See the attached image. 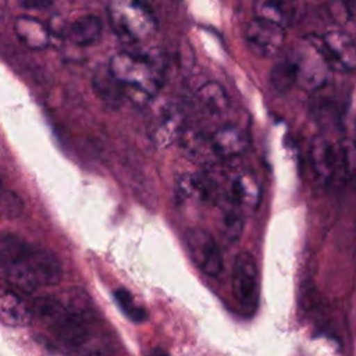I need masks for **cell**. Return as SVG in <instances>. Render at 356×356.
Segmentation results:
<instances>
[{
    "mask_svg": "<svg viewBox=\"0 0 356 356\" xmlns=\"http://www.w3.org/2000/svg\"><path fill=\"white\" fill-rule=\"evenodd\" d=\"M0 274L11 286L32 293L40 286L57 285L63 266L53 252L14 234H0Z\"/></svg>",
    "mask_w": 356,
    "mask_h": 356,
    "instance_id": "1",
    "label": "cell"
},
{
    "mask_svg": "<svg viewBox=\"0 0 356 356\" xmlns=\"http://www.w3.org/2000/svg\"><path fill=\"white\" fill-rule=\"evenodd\" d=\"M108 71L125 97L143 104L160 92L165 68L154 51H120L111 57Z\"/></svg>",
    "mask_w": 356,
    "mask_h": 356,
    "instance_id": "2",
    "label": "cell"
},
{
    "mask_svg": "<svg viewBox=\"0 0 356 356\" xmlns=\"http://www.w3.org/2000/svg\"><path fill=\"white\" fill-rule=\"evenodd\" d=\"M31 307L33 317H38L64 345L78 348L88 341L89 331L83 316L67 303L54 296H42L35 299Z\"/></svg>",
    "mask_w": 356,
    "mask_h": 356,
    "instance_id": "3",
    "label": "cell"
},
{
    "mask_svg": "<svg viewBox=\"0 0 356 356\" xmlns=\"http://www.w3.org/2000/svg\"><path fill=\"white\" fill-rule=\"evenodd\" d=\"M293 68L295 83L307 92H317L327 85L332 71L324 50L320 36L305 38L289 57Z\"/></svg>",
    "mask_w": 356,
    "mask_h": 356,
    "instance_id": "4",
    "label": "cell"
},
{
    "mask_svg": "<svg viewBox=\"0 0 356 356\" xmlns=\"http://www.w3.org/2000/svg\"><path fill=\"white\" fill-rule=\"evenodd\" d=\"M110 24L124 40L140 42L156 31V18L146 0H111Z\"/></svg>",
    "mask_w": 356,
    "mask_h": 356,
    "instance_id": "5",
    "label": "cell"
},
{
    "mask_svg": "<svg viewBox=\"0 0 356 356\" xmlns=\"http://www.w3.org/2000/svg\"><path fill=\"white\" fill-rule=\"evenodd\" d=\"M232 293L241 307L252 314L260 298V273L254 257L249 252H241L235 257L232 268Z\"/></svg>",
    "mask_w": 356,
    "mask_h": 356,
    "instance_id": "6",
    "label": "cell"
},
{
    "mask_svg": "<svg viewBox=\"0 0 356 356\" xmlns=\"http://www.w3.org/2000/svg\"><path fill=\"white\" fill-rule=\"evenodd\" d=\"M184 239L185 248L199 270L209 277H217L222 271L221 249L209 231L193 227L186 229Z\"/></svg>",
    "mask_w": 356,
    "mask_h": 356,
    "instance_id": "7",
    "label": "cell"
},
{
    "mask_svg": "<svg viewBox=\"0 0 356 356\" xmlns=\"http://www.w3.org/2000/svg\"><path fill=\"white\" fill-rule=\"evenodd\" d=\"M246 44L253 54L270 58L280 53L285 42V26L254 17L245 31Z\"/></svg>",
    "mask_w": 356,
    "mask_h": 356,
    "instance_id": "8",
    "label": "cell"
},
{
    "mask_svg": "<svg viewBox=\"0 0 356 356\" xmlns=\"http://www.w3.org/2000/svg\"><path fill=\"white\" fill-rule=\"evenodd\" d=\"M185 131V114L182 108L168 102L159 107L154 117L150 121L149 136L157 147H167L175 140H179Z\"/></svg>",
    "mask_w": 356,
    "mask_h": 356,
    "instance_id": "9",
    "label": "cell"
},
{
    "mask_svg": "<svg viewBox=\"0 0 356 356\" xmlns=\"http://www.w3.org/2000/svg\"><path fill=\"white\" fill-rule=\"evenodd\" d=\"M320 42L332 70L356 71V42L350 35L332 29L320 36Z\"/></svg>",
    "mask_w": 356,
    "mask_h": 356,
    "instance_id": "10",
    "label": "cell"
},
{
    "mask_svg": "<svg viewBox=\"0 0 356 356\" xmlns=\"http://www.w3.org/2000/svg\"><path fill=\"white\" fill-rule=\"evenodd\" d=\"M177 195L182 200L196 203H210L225 200V191L207 172H191L179 177L177 182Z\"/></svg>",
    "mask_w": 356,
    "mask_h": 356,
    "instance_id": "11",
    "label": "cell"
},
{
    "mask_svg": "<svg viewBox=\"0 0 356 356\" xmlns=\"http://www.w3.org/2000/svg\"><path fill=\"white\" fill-rule=\"evenodd\" d=\"M227 200L242 213L254 210L261 199V188L256 175L242 170L228 179L225 189Z\"/></svg>",
    "mask_w": 356,
    "mask_h": 356,
    "instance_id": "12",
    "label": "cell"
},
{
    "mask_svg": "<svg viewBox=\"0 0 356 356\" xmlns=\"http://www.w3.org/2000/svg\"><path fill=\"white\" fill-rule=\"evenodd\" d=\"M209 136L218 159L238 157L243 154L250 145L248 131L235 122L218 125L209 134Z\"/></svg>",
    "mask_w": 356,
    "mask_h": 356,
    "instance_id": "13",
    "label": "cell"
},
{
    "mask_svg": "<svg viewBox=\"0 0 356 356\" xmlns=\"http://www.w3.org/2000/svg\"><path fill=\"white\" fill-rule=\"evenodd\" d=\"M309 160L318 184L328 185L335 181V142L325 136H316L310 145Z\"/></svg>",
    "mask_w": 356,
    "mask_h": 356,
    "instance_id": "14",
    "label": "cell"
},
{
    "mask_svg": "<svg viewBox=\"0 0 356 356\" xmlns=\"http://www.w3.org/2000/svg\"><path fill=\"white\" fill-rule=\"evenodd\" d=\"M32 307L13 289L0 286V323L7 327L21 328L32 323Z\"/></svg>",
    "mask_w": 356,
    "mask_h": 356,
    "instance_id": "15",
    "label": "cell"
},
{
    "mask_svg": "<svg viewBox=\"0 0 356 356\" xmlns=\"http://www.w3.org/2000/svg\"><path fill=\"white\" fill-rule=\"evenodd\" d=\"M14 32L18 40L32 50H43L50 44L49 28L31 15H19L14 19Z\"/></svg>",
    "mask_w": 356,
    "mask_h": 356,
    "instance_id": "16",
    "label": "cell"
},
{
    "mask_svg": "<svg viewBox=\"0 0 356 356\" xmlns=\"http://www.w3.org/2000/svg\"><path fill=\"white\" fill-rule=\"evenodd\" d=\"M182 143L184 152L191 157L193 161L199 164L211 165L218 160L210 136L207 132L202 129H186L182 132L179 138Z\"/></svg>",
    "mask_w": 356,
    "mask_h": 356,
    "instance_id": "17",
    "label": "cell"
},
{
    "mask_svg": "<svg viewBox=\"0 0 356 356\" xmlns=\"http://www.w3.org/2000/svg\"><path fill=\"white\" fill-rule=\"evenodd\" d=\"M254 17L273 21L286 28L296 13L295 0H256L253 6Z\"/></svg>",
    "mask_w": 356,
    "mask_h": 356,
    "instance_id": "18",
    "label": "cell"
},
{
    "mask_svg": "<svg viewBox=\"0 0 356 356\" xmlns=\"http://www.w3.org/2000/svg\"><path fill=\"white\" fill-rule=\"evenodd\" d=\"M102 21L96 15H82L67 28V38L76 46H90L102 36Z\"/></svg>",
    "mask_w": 356,
    "mask_h": 356,
    "instance_id": "19",
    "label": "cell"
},
{
    "mask_svg": "<svg viewBox=\"0 0 356 356\" xmlns=\"http://www.w3.org/2000/svg\"><path fill=\"white\" fill-rule=\"evenodd\" d=\"M199 106L210 115H221L228 110L229 97L227 90L218 82L203 83L196 93Z\"/></svg>",
    "mask_w": 356,
    "mask_h": 356,
    "instance_id": "20",
    "label": "cell"
},
{
    "mask_svg": "<svg viewBox=\"0 0 356 356\" xmlns=\"http://www.w3.org/2000/svg\"><path fill=\"white\" fill-rule=\"evenodd\" d=\"M356 177V142L341 139L335 142V181H350Z\"/></svg>",
    "mask_w": 356,
    "mask_h": 356,
    "instance_id": "21",
    "label": "cell"
},
{
    "mask_svg": "<svg viewBox=\"0 0 356 356\" xmlns=\"http://www.w3.org/2000/svg\"><path fill=\"white\" fill-rule=\"evenodd\" d=\"M93 86L96 93L99 95L100 99H103L104 102H107L108 104H114L118 103L120 99L124 96L118 83L115 82V79L113 78V75L110 74L108 68L106 72H97L93 78Z\"/></svg>",
    "mask_w": 356,
    "mask_h": 356,
    "instance_id": "22",
    "label": "cell"
},
{
    "mask_svg": "<svg viewBox=\"0 0 356 356\" xmlns=\"http://www.w3.org/2000/svg\"><path fill=\"white\" fill-rule=\"evenodd\" d=\"M221 224L224 236L228 241L235 242L239 239L243 229V213L227 200V207L224 209Z\"/></svg>",
    "mask_w": 356,
    "mask_h": 356,
    "instance_id": "23",
    "label": "cell"
},
{
    "mask_svg": "<svg viewBox=\"0 0 356 356\" xmlns=\"http://www.w3.org/2000/svg\"><path fill=\"white\" fill-rule=\"evenodd\" d=\"M114 299L118 305V307L122 310V313L134 323H143L147 318L146 310L138 305L134 299V296L131 295L129 291L120 288L117 291H114Z\"/></svg>",
    "mask_w": 356,
    "mask_h": 356,
    "instance_id": "24",
    "label": "cell"
},
{
    "mask_svg": "<svg viewBox=\"0 0 356 356\" xmlns=\"http://www.w3.org/2000/svg\"><path fill=\"white\" fill-rule=\"evenodd\" d=\"M22 207L21 199L14 192L0 185V216L14 218L21 213Z\"/></svg>",
    "mask_w": 356,
    "mask_h": 356,
    "instance_id": "25",
    "label": "cell"
},
{
    "mask_svg": "<svg viewBox=\"0 0 356 356\" xmlns=\"http://www.w3.org/2000/svg\"><path fill=\"white\" fill-rule=\"evenodd\" d=\"M271 81H273L274 86L278 88L280 90L288 89L292 83H295L293 68H292V63H291L289 57L282 64L277 65V68L274 70V72L271 75Z\"/></svg>",
    "mask_w": 356,
    "mask_h": 356,
    "instance_id": "26",
    "label": "cell"
},
{
    "mask_svg": "<svg viewBox=\"0 0 356 356\" xmlns=\"http://www.w3.org/2000/svg\"><path fill=\"white\" fill-rule=\"evenodd\" d=\"M53 0H18L19 6L26 10H44L51 6Z\"/></svg>",
    "mask_w": 356,
    "mask_h": 356,
    "instance_id": "27",
    "label": "cell"
},
{
    "mask_svg": "<svg viewBox=\"0 0 356 356\" xmlns=\"http://www.w3.org/2000/svg\"><path fill=\"white\" fill-rule=\"evenodd\" d=\"M0 185H3V179H1V177H0Z\"/></svg>",
    "mask_w": 356,
    "mask_h": 356,
    "instance_id": "28",
    "label": "cell"
}]
</instances>
